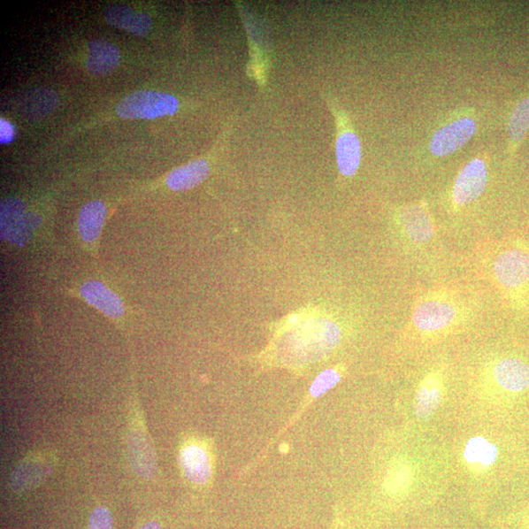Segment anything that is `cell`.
I'll use <instances>...</instances> for the list:
<instances>
[{"instance_id":"obj_2","label":"cell","mask_w":529,"mask_h":529,"mask_svg":"<svg viewBox=\"0 0 529 529\" xmlns=\"http://www.w3.org/2000/svg\"><path fill=\"white\" fill-rule=\"evenodd\" d=\"M179 100L160 91L141 90L126 96L117 107L124 119H155L172 115L179 109Z\"/></svg>"},{"instance_id":"obj_25","label":"cell","mask_w":529,"mask_h":529,"mask_svg":"<svg viewBox=\"0 0 529 529\" xmlns=\"http://www.w3.org/2000/svg\"><path fill=\"white\" fill-rule=\"evenodd\" d=\"M14 126L4 120V119H2L0 120V143L7 144L12 142L14 139Z\"/></svg>"},{"instance_id":"obj_21","label":"cell","mask_w":529,"mask_h":529,"mask_svg":"<svg viewBox=\"0 0 529 529\" xmlns=\"http://www.w3.org/2000/svg\"><path fill=\"white\" fill-rule=\"evenodd\" d=\"M529 130V97L522 100L512 114H510L508 124V134L510 141L518 143Z\"/></svg>"},{"instance_id":"obj_27","label":"cell","mask_w":529,"mask_h":529,"mask_svg":"<svg viewBox=\"0 0 529 529\" xmlns=\"http://www.w3.org/2000/svg\"><path fill=\"white\" fill-rule=\"evenodd\" d=\"M525 522H526V525H529V510H528V513H527V515L525 517Z\"/></svg>"},{"instance_id":"obj_16","label":"cell","mask_w":529,"mask_h":529,"mask_svg":"<svg viewBox=\"0 0 529 529\" xmlns=\"http://www.w3.org/2000/svg\"><path fill=\"white\" fill-rule=\"evenodd\" d=\"M51 468V462L41 458L23 462L12 474V487L17 492L34 488L49 476Z\"/></svg>"},{"instance_id":"obj_9","label":"cell","mask_w":529,"mask_h":529,"mask_svg":"<svg viewBox=\"0 0 529 529\" xmlns=\"http://www.w3.org/2000/svg\"><path fill=\"white\" fill-rule=\"evenodd\" d=\"M443 378L433 372L419 383L416 394L415 413L419 418H431L439 409L443 395Z\"/></svg>"},{"instance_id":"obj_22","label":"cell","mask_w":529,"mask_h":529,"mask_svg":"<svg viewBox=\"0 0 529 529\" xmlns=\"http://www.w3.org/2000/svg\"><path fill=\"white\" fill-rule=\"evenodd\" d=\"M58 104V96L52 90L42 89L35 91L25 100V112L28 113L35 105L31 115L42 116L50 113Z\"/></svg>"},{"instance_id":"obj_6","label":"cell","mask_w":529,"mask_h":529,"mask_svg":"<svg viewBox=\"0 0 529 529\" xmlns=\"http://www.w3.org/2000/svg\"><path fill=\"white\" fill-rule=\"evenodd\" d=\"M477 131L476 122L471 118H461L437 131L430 142V150L437 157L458 151Z\"/></svg>"},{"instance_id":"obj_4","label":"cell","mask_w":529,"mask_h":529,"mask_svg":"<svg viewBox=\"0 0 529 529\" xmlns=\"http://www.w3.org/2000/svg\"><path fill=\"white\" fill-rule=\"evenodd\" d=\"M487 185V167L485 161L472 160L459 172L453 188V202L458 206H466L477 200Z\"/></svg>"},{"instance_id":"obj_14","label":"cell","mask_w":529,"mask_h":529,"mask_svg":"<svg viewBox=\"0 0 529 529\" xmlns=\"http://www.w3.org/2000/svg\"><path fill=\"white\" fill-rule=\"evenodd\" d=\"M88 49L87 68L93 75H107L120 63V51L111 42L94 40L88 43Z\"/></svg>"},{"instance_id":"obj_12","label":"cell","mask_w":529,"mask_h":529,"mask_svg":"<svg viewBox=\"0 0 529 529\" xmlns=\"http://www.w3.org/2000/svg\"><path fill=\"white\" fill-rule=\"evenodd\" d=\"M80 295L87 303L95 306L104 315L112 318H118L124 314V305L111 289L102 282L90 280L80 288Z\"/></svg>"},{"instance_id":"obj_8","label":"cell","mask_w":529,"mask_h":529,"mask_svg":"<svg viewBox=\"0 0 529 529\" xmlns=\"http://www.w3.org/2000/svg\"><path fill=\"white\" fill-rule=\"evenodd\" d=\"M492 377L497 387L510 395L529 389V364L521 359L507 357L495 363Z\"/></svg>"},{"instance_id":"obj_18","label":"cell","mask_w":529,"mask_h":529,"mask_svg":"<svg viewBox=\"0 0 529 529\" xmlns=\"http://www.w3.org/2000/svg\"><path fill=\"white\" fill-rule=\"evenodd\" d=\"M106 217L104 203L96 200L80 209L78 218V230L86 242H94L98 239Z\"/></svg>"},{"instance_id":"obj_7","label":"cell","mask_w":529,"mask_h":529,"mask_svg":"<svg viewBox=\"0 0 529 529\" xmlns=\"http://www.w3.org/2000/svg\"><path fill=\"white\" fill-rule=\"evenodd\" d=\"M38 218L25 212L21 200L9 198L2 203V232L5 240L17 244L29 239L30 234L38 224Z\"/></svg>"},{"instance_id":"obj_24","label":"cell","mask_w":529,"mask_h":529,"mask_svg":"<svg viewBox=\"0 0 529 529\" xmlns=\"http://www.w3.org/2000/svg\"><path fill=\"white\" fill-rule=\"evenodd\" d=\"M88 529H113V518L107 508L98 507L90 515Z\"/></svg>"},{"instance_id":"obj_5","label":"cell","mask_w":529,"mask_h":529,"mask_svg":"<svg viewBox=\"0 0 529 529\" xmlns=\"http://www.w3.org/2000/svg\"><path fill=\"white\" fill-rule=\"evenodd\" d=\"M340 131L337 134L335 152L337 166L343 177L350 178L357 172L362 157L361 142L344 115L335 111Z\"/></svg>"},{"instance_id":"obj_23","label":"cell","mask_w":529,"mask_h":529,"mask_svg":"<svg viewBox=\"0 0 529 529\" xmlns=\"http://www.w3.org/2000/svg\"><path fill=\"white\" fill-rule=\"evenodd\" d=\"M341 380V373L334 369H328L324 371L314 380L313 385L310 387V396L312 398H318L326 394L328 390L334 387Z\"/></svg>"},{"instance_id":"obj_17","label":"cell","mask_w":529,"mask_h":529,"mask_svg":"<svg viewBox=\"0 0 529 529\" xmlns=\"http://www.w3.org/2000/svg\"><path fill=\"white\" fill-rule=\"evenodd\" d=\"M209 172L210 166L206 160H196L172 171L166 180L167 185L172 190H188L202 184Z\"/></svg>"},{"instance_id":"obj_19","label":"cell","mask_w":529,"mask_h":529,"mask_svg":"<svg viewBox=\"0 0 529 529\" xmlns=\"http://www.w3.org/2000/svg\"><path fill=\"white\" fill-rule=\"evenodd\" d=\"M498 453L495 444L478 436L468 441L464 451V457L472 466L488 468L496 462Z\"/></svg>"},{"instance_id":"obj_13","label":"cell","mask_w":529,"mask_h":529,"mask_svg":"<svg viewBox=\"0 0 529 529\" xmlns=\"http://www.w3.org/2000/svg\"><path fill=\"white\" fill-rule=\"evenodd\" d=\"M105 19L115 28L122 29L136 35H147L152 27L151 17L148 14L136 12L133 9L112 5L107 8Z\"/></svg>"},{"instance_id":"obj_1","label":"cell","mask_w":529,"mask_h":529,"mask_svg":"<svg viewBox=\"0 0 529 529\" xmlns=\"http://www.w3.org/2000/svg\"><path fill=\"white\" fill-rule=\"evenodd\" d=\"M494 275L507 294L524 299L529 294V249L516 245L500 252L494 262Z\"/></svg>"},{"instance_id":"obj_10","label":"cell","mask_w":529,"mask_h":529,"mask_svg":"<svg viewBox=\"0 0 529 529\" xmlns=\"http://www.w3.org/2000/svg\"><path fill=\"white\" fill-rule=\"evenodd\" d=\"M132 466L142 478H152L157 472V456L147 433L133 431L127 441Z\"/></svg>"},{"instance_id":"obj_3","label":"cell","mask_w":529,"mask_h":529,"mask_svg":"<svg viewBox=\"0 0 529 529\" xmlns=\"http://www.w3.org/2000/svg\"><path fill=\"white\" fill-rule=\"evenodd\" d=\"M458 315V307L451 300L433 296L417 304L412 321L419 332L437 333L451 326L457 320Z\"/></svg>"},{"instance_id":"obj_20","label":"cell","mask_w":529,"mask_h":529,"mask_svg":"<svg viewBox=\"0 0 529 529\" xmlns=\"http://www.w3.org/2000/svg\"><path fill=\"white\" fill-rule=\"evenodd\" d=\"M413 481V469L406 460L399 459L390 464L385 479V490L391 496L406 494Z\"/></svg>"},{"instance_id":"obj_15","label":"cell","mask_w":529,"mask_h":529,"mask_svg":"<svg viewBox=\"0 0 529 529\" xmlns=\"http://www.w3.org/2000/svg\"><path fill=\"white\" fill-rule=\"evenodd\" d=\"M404 231L416 242H426L433 236L434 227L430 214L422 205L405 207L400 214Z\"/></svg>"},{"instance_id":"obj_11","label":"cell","mask_w":529,"mask_h":529,"mask_svg":"<svg viewBox=\"0 0 529 529\" xmlns=\"http://www.w3.org/2000/svg\"><path fill=\"white\" fill-rule=\"evenodd\" d=\"M180 464L186 478L195 485H205L211 478V463L203 447H185L180 454Z\"/></svg>"},{"instance_id":"obj_26","label":"cell","mask_w":529,"mask_h":529,"mask_svg":"<svg viewBox=\"0 0 529 529\" xmlns=\"http://www.w3.org/2000/svg\"><path fill=\"white\" fill-rule=\"evenodd\" d=\"M140 529H161V527L157 522L152 521L143 525Z\"/></svg>"}]
</instances>
